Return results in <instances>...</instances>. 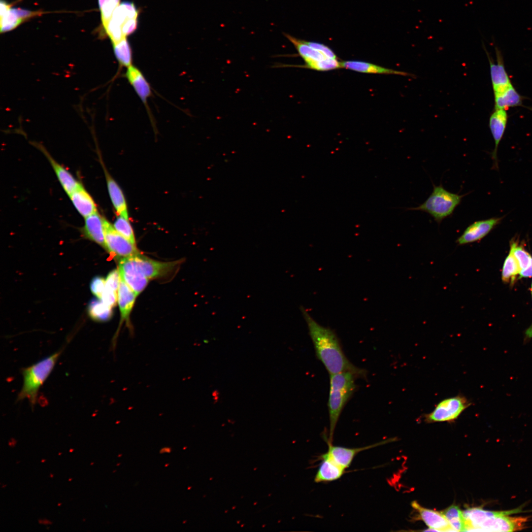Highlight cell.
Segmentation results:
<instances>
[{
  "label": "cell",
  "instance_id": "21",
  "mask_svg": "<svg viewBox=\"0 0 532 532\" xmlns=\"http://www.w3.org/2000/svg\"><path fill=\"white\" fill-rule=\"evenodd\" d=\"M103 220L98 212L85 218L83 232L87 238L106 249Z\"/></svg>",
  "mask_w": 532,
  "mask_h": 532
},
{
  "label": "cell",
  "instance_id": "43",
  "mask_svg": "<svg viewBox=\"0 0 532 532\" xmlns=\"http://www.w3.org/2000/svg\"><path fill=\"white\" fill-rule=\"evenodd\" d=\"M46 461V459H42V460H41L40 462H41V463H44V462H45Z\"/></svg>",
  "mask_w": 532,
  "mask_h": 532
},
{
  "label": "cell",
  "instance_id": "17",
  "mask_svg": "<svg viewBox=\"0 0 532 532\" xmlns=\"http://www.w3.org/2000/svg\"><path fill=\"white\" fill-rule=\"evenodd\" d=\"M411 506L430 529L435 531H455L443 513L424 508L416 501L412 502Z\"/></svg>",
  "mask_w": 532,
  "mask_h": 532
},
{
  "label": "cell",
  "instance_id": "18",
  "mask_svg": "<svg viewBox=\"0 0 532 532\" xmlns=\"http://www.w3.org/2000/svg\"><path fill=\"white\" fill-rule=\"evenodd\" d=\"M124 75L142 102L147 104V100L152 95V91L149 82L142 72L137 67L131 65L127 67Z\"/></svg>",
  "mask_w": 532,
  "mask_h": 532
},
{
  "label": "cell",
  "instance_id": "2",
  "mask_svg": "<svg viewBox=\"0 0 532 532\" xmlns=\"http://www.w3.org/2000/svg\"><path fill=\"white\" fill-rule=\"evenodd\" d=\"M521 509L501 511H492L480 508H471L463 513L466 520V531L512 532L525 529L528 517L511 516L519 513Z\"/></svg>",
  "mask_w": 532,
  "mask_h": 532
},
{
  "label": "cell",
  "instance_id": "25",
  "mask_svg": "<svg viewBox=\"0 0 532 532\" xmlns=\"http://www.w3.org/2000/svg\"><path fill=\"white\" fill-rule=\"evenodd\" d=\"M510 250L513 252L520 267L519 279L532 277V256L518 240L513 238L510 243Z\"/></svg>",
  "mask_w": 532,
  "mask_h": 532
},
{
  "label": "cell",
  "instance_id": "10",
  "mask_svg": "<svg viewBox=\"0 0 532 532\" xmlns=\"http://www.w3.org/2000/svg\"><path fill=\"white\" fill-rule=\"evenodd\" d=\"M503 218L493 217L474 222L466 228L456 242L463 245L481 240L500 223Z\"/></svg>",
  "mask_w": 532,
  "mask_h": 532
},
{
  "label": "cell",
  "instance_id": "44",
  "mask_svg": "<svg viewBox=\"0 0 532 532\" xmlns=\"http://www.w3.org/2000/svg\"><path fill=\"white\" fill-rule=\"evenodd\" d=\"M50 477L51 478H53V477H54V474H53L52 473H50Z\"/></svg>",
  "mask_w": 532,
  "mask_h": 532
},
{
  "label": "cell",
  "instance_id": "30",
  "mask_svg": "<svg viewBox=\"0 0 532 532\" xmlns=\"http://www.w3.org/2000/svg\"><path fill=\"white\" fill-rule=\"evenodd\" d=\"M88 312L92 319L100 322L108 321L112 314V308L106 305L100 299H94L90 301Z\"/></svg>",
  "mask_w": 532,
  "mask_h": 532
},
{
  "label": "cell",
  "instance_id": "32",
  "mask_svg": "<svg viewBox=\"0 0 532 532\" xmlns=\"http://www.w3.org/2000/svg\"><path fill=\"white\" fill-rule=\"evenodd\" d=\"M113 226L119 233L135 245L134 233L129 219L118 216L115 221Z\"/></svg>",
  "mask_w": 532,
  "mask_h": 532
},
{
  "label": "cell",
  "instance_id": "37",
  "mask_svg": "<svg viewBox=\"0 0 532 532\" xmlns=\"http://www.w3.org/2000/svg\"><path fill=\"white\" fill-rule=\"evenodd\" d=\"M306 43L313 49L320 52L326 58L331 59H337L336 55L333 51L327 46L320 43L307 41Z\"/></svg>",
  "mask_w": 532,
  "mask_h": 532
},
{
  "label": "cell",
  "instance_id": "12",
  "mask_svg": "<svg viewBox=\"0 0 532 532\" xmlns=\"http://www.w3.org/2000/svg\"><path fill=\"white\" fill-rule=\"evenodd\" d=\"M483 48L490 63V74L494 95L500 94L513 85L505 68L502 55L500 50L495 47L497 62L495 64L484 46Z\"/></svg>",
  "mask_w": 532,
  "mask_h": 532
},
{
  "label": "cell",
  "instance_id": "34",
  "mask_svg": "<svg viewBox=\"0 0 532 532\" xmlns=\"http://www.w3.org/2000/svg\"><path fill=\"white\" fill-rule=\"evenodd\" d=\"M303 66L318 71H328L341 67L340 62L337 59L331 58L307 63Z\"/></svg>",
  "mask_w": 532,
  "mask_h": 532
},
{
  "label": "cell",
  "instance_id": "16",
  "mask_svg": "<svg viewBox=\"0 0 532 532\" xmlns=\"http://www.w3.org/2000/svg\"><path fill=\"white\" fill-rule=\"evenodd\" d=\"M321 458L322 461L314 477L315 482H332L342 477L345 468L336 463L327 452Z\"/></svg>",
  "mask_w": 532,
  "mask_h": 532
},
{
  "label": "cell",
  "instance_id": "36",
  "mask_svg": "<svg viewBox=\"0 0 532 532\" xmlns=\"http://www.w3.org/2000/svg\"><path fill=\"white\" fill-rule=\"evenodd\" d=\"M120 281V278L119 270L113 269L108 273L105 279L106 288L117 292Z\"/></svg>",
  "mask_w": 532,
  "mask_h": 532
},
{
  "label": "cell",
  "instance_id": "26",
  "mask_svg": "<svg viewBox=\"0 0 532 532\" xmlns=\"http://www.w3.org/2000/svg\"><path fill=\"white\" fill-rule=\"evenodd\" d=\"M495 109L507 110L510 107L521 106L524 97L512 85L504 92L494 95Z\"/></svg>",
  "mask_w": 532,
  "mask_h": 532
},
{
  "label": "cell",
  "instance_id": "51",
  "mask_svg": "<svg viewBox=\"0 0 532 532\" xmlns=\"http://www.w3.org/2000/svg\"><path fill=\"white\" fill-rule=\"evenodd\" d=\"M85 520H86V519H83L82 520V521H83V522L85 521Z\"/></svg>",
  "mask_w": 532,
  "mask_h": 532
},
{
  "label": "cell",
  "instance_id": "33",
  "mask_svg": "<svg viewBox=\"0 0 532 532\" xmlns=\"http://www.w3.org/2000/svg\"><path fill=\"white\" fill-rule=\"evenodd\" d=\"M120 0H104L99 7L102 31L104 32L116 8L120 4Z\"/></svg>",
  "mask_w": 532,
  "mask_h": 532
},
{
  "label": "cell",
  "instance_id": "27",
  "mask_svg": "<svg viewBox=\"0 0 532 532\" xmlns=\"http://www.w3.org/2000/svg\"><path fill=\"white\" fill-rule=\"evenodd\" d=\"M283 34L293 44L299 55L305 63L327 58L320 52L308 45L305 40L297 38L288 33H283Z\"/></svg>",
  "mask_w": 532,
  "mask_h": 532
},
{
  "label": "cell",
  "instance_id": "8",
  "mask_svg": "<svg viewBox=\"0 0 532 532\" xmlns=\"http://www.w3.org/2000/svg\"><path fill=\"white\" fill-rule=\"evenodd\" d=\"M106 250L115 256L127 258L140 254L136 246L119 233L107 220H103Z\"/></svg>",
  "mask_w": 532,
  "mask_h": 532
},
{
  "label": "cell",
  "instance_id": "41",
  "mask_svg": "<svg viewBox=\"0 0 532 532\" xmlns=\"http://www.w3.org/2000/svg\"><path fill=\"white\" fill-rule=\"evenodd\" d=\"M16 443H17V440L15 439H14V438H13V437L11 438L10 439L8 442V445L11 448L14 447L15 446Z\"/></svg>",
  "mask_w": 532,
  "mask_h": 532
},
{
  "label": "cell",
  "instance_id": "9",
  "mask_svg": "<svg viewBox=\"0 0 532 532\" xmlns=\"http://www.w3.org/2000/svg\"><path fill=\"white\" fill-rule=\"evenodd\" d=\"M118 270L120 276L136 296L143 291L148 284L149 279L137 268L132 257L121 259Z\"/></svg>",
  "mask_w": 532,
  "mask_h": 532
},
{
  "label": "cell",
  "instance_id": "38",
  "mask_svg": "<svg viewBox=\"0 0 532 532\" xmlns=\"http://www.w3.org/2000/svg\"><path fill=\"white\" fill-rule=\"evenodd\" d=\"M117 299V292L106 288L100 299L106 305L112 308L116 305Z\"/></svg>",
  "mask_w": 532,
  "mask_h": 532
},
{
  "label": "cell",
  "instance_id": "11",
  "mask_svg": "<svg viewBox=\"0 0 532 532\" xmlns=\"http://www.w3.org/2000/svg\"><path fill=\"white\" fill-rule=\"evenodd\" d=\"M136 267L149 279L165 275L178 264V261L163 262L151 259L140 254L132 257Z\"/></svg>",
  "mask_w": 532,
  "mask_h": 532
},
{
  "label": "cell",
  "instance_id": "35",
  "mask_svg": "<svg viewBox=\"0 0 532 532\" xmlns=\"http://www.w3.org/2000/svg\"><path fill=\"white\" fill-rule=\"evenodd\" d=\"M106 289L105 280L102 277L96 276L91 282L90 289L92 293L100 299Z\"/></svg>",
  "mask_w": 532,
  "mask_h": 532
},
{
  "label": "cell",
  "instance_id": "7",
  "mask_svg": "<svg viewBox=\"0 0 532 532\" xmlns=\"http://www.w3.org/2000/svg\"><path fill=\"white\" fill-rule=\"evenodd\" d=\"M138 13L134 3L130 1H124L116 8L104 32L112 45L126 37L123 34V26L131 19L138 18Z\"/></svg>",
  "mask_w": 532,
  "mask_h": 532
},
{
  "label": "cell",
  "instance_id": "5",
  "mask_svg": "<svg viewBox=\"0 0 532 532\" xmlns=\"http://www.w3.org/2000/svg\"><path fill=\"white\" fill-rule=\"evenodd\" d=\"M466 195L451 193L441 184L439 186L433 184V191L427 199L418 206L409 208L408 210L427 213L440 224L444 219L453 214Z\"/></svg>",
  "mask_w": 532,
  "mask_h": 532
},
{
  "label": "cell",
  "instance_id": "45",
  "mask_svg": "<svg viewBox=\"0 0 532 532\" xmlns=\"http://www.w3.org/2000/svg\"><path fill=\"white\" fill-rule=\"evenodd\" d=\"M6 486H7V485H6V484H3V485H2V486H1V488L3 489V488H5V487H6Z\"/></svg>",
  "mask_w": 532,
  "mask_h": 532
},
{
  "label": "cell",
  "instance_id": "46",
  "mask_svg": "<svg viewBox=\"0 0 532 532\" xmlns=\"http://www.w3.org/2000/svg\"><path fill=\"white\" fill-rule=\"evenodd\" d=\"M62 504V503L61 502H59V503H58V506H60Z\"/></svg>",
  "mask_w": 532,
  "mask_h": 532
},
{
  "label": "cell",
  "instance_id": "20",
  "mask_svg": "<svg viewBox=\"0 0 532 532\" xmlns=\"http://www.w3.org/2000/svg\"><path fill=\"white\" fill-rule=\"evenodd\" d=\"M35 145L47 158L63 189L68 196L81 185L70 172L53 158L42 145Z\"/></svg>",
  "mask_w": 532,
  "mask_h": 532
},
{
  "label": "cell",
  "instance_id": "4",
  "mask_svg": "<svg viewBox=\"0 0 532 532\" xmlns=\"http://www.w3.org/2000/svg\"><path fill=\"white\" fill-rule=\"evenodd\" d=\"M64 349L58 350L36 363L21 370L23 385L17 401L27 399L33 408L36 403L39 390L48 378Z\"/></svg>",
  "mask_w": 532,
  "mask_h": 532
},
{
  "label": "cell",
  "instance_id": "23",
  "mask_svg": "<svg viewBox=\"0 0 532 532\" xmlns=\"http://www.w3.org/2000/svg\"><path fill=\"white\" fill-rule=\"evenodd\" d=\"M68 196L76 209L84 218L98 212L94 200L82 185Z\"/></svg>",
  "mask_w": 532,
  "mask_h": 532
},
{
  "label": "cell",
  "instance_id": "1",
  "mask_svg": "<svg viewBox=\"0 0 532 532\" xmlns=\"http://www.w3.org/2000/svg\"><path fill=\"white\" fill-rule=\"evenodd\" d=\"M300 310L306 323L317 359L330 375L349 371L366 378V371L354 366L345 356L335 332L318 323L303 307Z\"/></svg>",
  "mask_w": 532,
  "mask_h": 532
},
{
  "label": "cell",
  "instance_id": "19",
  "mask_svg": "<svg viewBox=\"0 0 532 532\" xmlns=\"http://www.w3.org/2000/svg\"><path fill=\"white\" fill-rule=\"evenodd\" d=\"M106 178L107 187L111 201L118 216L129 219L128 207L124 194L120 186L110 175L100 161Z\"/></svg>",
  "mask_w": 532,
  "mask_h": 532
},
{
  "label": "cell",
  "instance_id": "40",
  "mask_svg": "<svg viewBox=\"0 0 532 532\" xmlns=\"http://www.w3.org/2000/svg\"><path fill=\"white\" fill-rule=\"evenodd\" d=\"M38 522L39 524H43L44 525H52V522L47 519H38Z\"/></svg>",
  "mask_w": 532,
  "mask_h": 532
},
{
  "label": "cell",
  "instance_id": "42",
  "mask_svg": "<svg viewBox=\"0 0 532 532\" xmlns=\"http://www.w3.org/2000/svg\"><path fill=\"white\" fill-rule=\"evenodd\" d=\"M74 449H73V448H70V449H69V453H72V452H73V451H74Z\"/></svg>",
  "mask_w": 532,
  "mask_h": 532
},
{
  "label": "cell",
  "instance_id": "6",
  "mask_svg": "<svg viewBox=\"0 0 532 532\" xmlns=\"http://www.w3.org/2000/svg\"><path fill=\"white\" fill-rule=\"evenodd\" d=\"M471 404L467 398L460 394L442 400L431 412L425 414L424 418L429 423L452 422Z\"/></svg>",
  "mask_w": 532,
  "mask_h": 532
},
{
  "label": "cell",
  "instance_id": "24",
  "mask_svg": "<svg viewBox=\"0 0 532 532\" xmlns=\"http://www.w3.org/2000/svg\"><path fill=\"white\" fill-rule=\"evenodd\" d=\"M341 67L359 72L396 74L402 76H413V74L388 68L363 61H346L340 62Z\"/></svg>",
  "mask_w": 532,
  "mask_h": 532
},
{
  "label": "cell",
  "instance_id": "22",
  "mask_svg": "<svg viewBox=\"0 0 532 532\" xmlns=\"http://www.w3.org/2000/svg\"><path fill=\"white\" fill-rule=\"evenodd\" d=\"M120 284L117 292V301L121 313V321L125 320L131 330V325L129 323V317L137 296L126 284L123 278L120 276Z\"/></svg>",
  "mask_w": 532,
  "mask_h": 532
},
{
  "label": "cell",
  "instance_id": "3",
  "mask_svg": "<svg viewBox=\"0 0 532 532\" xmlns=\"http://www.w3.org/2000/svg\"><path fill=\"white\" fill-rule=\"evenodd\" d=\"M357 376L349 371L330 375V390L328 408L330 421L329 441H332L340 415L355 392ZM358 378V377H357Z\"/></svg>",
  "mask_w": 532,
  "mask_h": 532
},
{
  "label": "cell",
  "instance_id": "28",
  "mask_svg": "<svg viewBox=\"0 0 532 532\" xmlns=\"http://www.w3.org/2000/svg\"><path fill=\"white\" fill-rule=\"evenodd\" d=\"M520 267L511 250L505 258L501 271V280L505 284L512 286L519 279Z\"/></svg>",
  "mask_w": 532,
  "mask_h": 532
},
{
  "label": "cell",
  "instance_id": "47",
  "mask_svg": "<svg viewBox=\"0 0 532 532\" xmlns=\"http://www.w3.org/2000/svg\"><path fill=\"white\" fill-rule=\"evenodd\" d=\"M72 478H69L68 479V481H72Z\"/></svg>",
  "mask_w": 532,
  "mask_h": 532
},
{
  "label": "cell",
  "instance_id": "29",
  "mask_svg": "<svg viewBox=\"0 0 532 532\" xmlns=\"http://www.w3.org/2000/svg\"><path fill=\"white\" fill-rule=\"evenodd\" d=\"M112 46L115 56L120 66L127 67L132 65V50L127 37L113 44Z\"/></svg>",
  "mask_w": 532,
  "mask_h": 532
},
{
  "label": "cell",
  "instance_id": "39",
  "mask_svg": "<svg viewBox=\"0 0 532 532\" xmlns=\"http://www.w3.org/2000/svg\"><path fill=\"white\" fill-rule=\"evenodd\" d=\"M531 293L532 297V283L531 286ZM532 339V323L531 325L524 332V343L529 342Z\"/></svg>",
  "mask_w": 532,
  "mask_h": 532
},
{
  "label": "cell",
  "instance_id": "15",
  "mask_svg": "<svg viewBox=\"0 0 532 532\" xmlns=\"http://www.w3.org/2000/svg\"><path fill=\"white\" fill-rule=\"evenodd\" d=\"M42 13L40 11H31L20 8L10 7L0 15V33L10 31L21 23Z\"/></svg>",
  "mask_w": 532,
  "mask_h": 532
},
{
  "label": "cell",
  "instance_id": "31",
  "mask_svg": "<svg viewBox=\"0 0 532 532\" xmlns=\"http://www.w3.org/2000/svg\"><path fill=\"white\" fill-rule=\"evenodd\" d=\"M442 513L455 531H466L464 513L458 506L452 505Z\"/></svg>",
  "mask_w": 532,
  "mask_h": 532
},
{
  "label": "cell",
  "instance_id": "13",
  "mask_svg": "<svg viewBox=\"0 0 532 532\" xmlns=\"http://www.w3.org/2000/svg\"><path fill=\"white\" fill-rule=\"evenodd\" d=\"M508 115L504 109H495L490 117L489 127L495 142V148L491 153L493 169H499L498 149L504 135Z\"/></svg>",
  "mask_w": 532,
  "mask_h": 532
},
{
  "label": "cell",
  "instance_id": "49",
  "mask_svg": "<svg viewBox=\"0 0 532 532\" xmlns=\"http://www.w3.org/2000/svg\"><path fill=\"white\" fill-rule=\"evenodd\" d=\"M20 461H17V462H16V463L17 464H18L20 463Z\"/></svg>",
  "mask_w": 532,
  "mask_h": 532
},
{
  "label": "cell",
  "instance_id": "48",
  "mask_svg": "<svg viewBox=\"0 0 532 532\" xmlns=\"http://www.w3.org/2000/svg\"><path fill=\"white\" fill-rule=\"evenodd\" d=\"M94 463H95L94 462H92V463H90V465L92 466V465H93L94 464Z\"/></svg>",
  "mask_w": 532,
  "mask_h": 532
},
{
  "label": "cell",
  "instance_id": "52",
  "mask_svg": "<svg viewBox=\"0 0 532 532\" xmlns=\"http://www.w3.org/2000/svg\"><path fill=\"white\" fill-rule=\"evenodd\" d=\"M47 529H49V527H46Z\"/></svg>",
  "mask_w": 532,
  "mask_h": 532
},
{
  "label": "cell",
  "instance_id": "50",
  "mask_svg": "<svg viewBox=\"0 0 532 532\" xmlns=\"http://www.w3.org/2000/svg\"><path fill=\"white\" fill-rule=\"evenodd\" d=\"M62 454V452H59V453H58V455H61Z\"/></svg>",
  "mask_w": 532,
  "mask_h": 532
},
{
  "label": "cell",
  "instance_id": "14",
  "mask_svg": "<svg viewBox=\"0 0 532 532\" xmlns=\"http://www.w3.org/2000/svg\"><path fill=\"white\" fill-rule=\"evenodd\" d=\"M386 442L387 441H382L362 447L348 448L334 446L329 441L327 453L336 463L346 469L350 466L353 459L359 453L381 445Z\"/></svg>",
  "mask_w": 532,
  "mask_h": 532
}]
</instances>
